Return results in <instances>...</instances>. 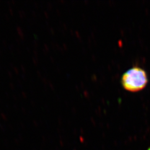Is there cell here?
Listing matches in <instances>:
<instances>
[{
	"label": "cell",
	"instance_id": "obj_1",
	"mask_svg": "<svg viewBox=\"0 0 150 150\" xmlns=\"http://www.w3.org/2000/svg\"><path fill=\"white\" fill-rule=\"evenodd\" d=\"M121 82L127 91L138 92L146 87L148 77L144 69L139 66H134L123 74Z\"/></svg>",
	"mask_w": 150,
	"mask_h": 150
}]
</instances>
